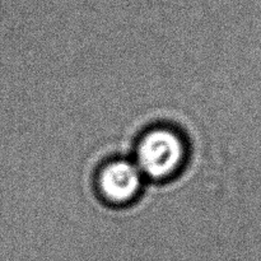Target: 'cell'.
<instances>
[{
  "mask_svg": "<svg viewBox=\"0 0 261 261\" xmlns=\"http://www.w3.org/2000/svg\"><path fill=\"white\" fill-rule=\"evenodd\" d=\"M185 155V147L176 133L155 129L143 137L138 145L137 166L143 175L162 180L178 170Z\"/></svg>",
  "mask_w": 261,
  "mask_h": 261,
  "instance_id": "obj_1",
  "label": "cell"
},
{
  "mask_svg": "<svg viewBox=\"0 0 261 261\" xmlns=\"http://www.w3.org/2000/svg\"><path fill=\"white\" fill-rule=\"evenodd\" d=\"M142 175L137 165L126 161L112 162L99 173V190L111 203L124 204L138 194L142 185Z\"/></svg>",
  "mask_w": 261,
  "mask_h": 261,
  "instance_id": "obj_2",
  "label": "cell"
}]
</instances>
